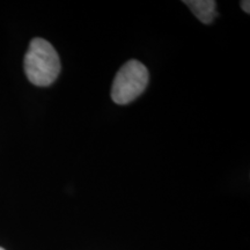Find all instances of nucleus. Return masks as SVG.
Wrapping results in <instances>:
<instances>
[{
    "mask_svg": "<svg viewBox=\"0 0 250 250\" xmlns=\"http://www.w3.org/2000/svg\"><path fill=\"white\" fill-rule=\"evenodd\" d=\"M0 250H5V249H2V248H1V247H0Z\"/></svg>",
    "mask_w": 250,
    "mask_h": 250,
    "instance_id": "5",
    "label": "nucleus"
},
{
    "mask_svg": "<svg viewBox=\"0 0 250 250\" xmlns=\"http://www.w3.org/2000/svg\"><path fill=\"white\" fill-rule=\"evenodd\" d=\"M24 72L35 86L45 87L55 83L61 72V61L51 43L43 39L31 41L24 57Z\"/></svg>",
    "mask_w": 250,
    "mask_h": 250,
    "instance_id": "1",
    "label": "nucleus"
},
{
    "mask_svg": "<svg viewBox=\"0 0 250 250\" xmlns=\"http://www.w3.org/2000/svg\"><path fill=\"white\" fill-rule=\"evenodd\" d=\"M148 83V71L138 61L125 62L115 77L111 87V99L117 104L132 102L146 89Z\"/></svg>",
    "mask_w": 250,
    "mask_h": 250,
    "instance_id": "2",
    "label": "nucleus"
},
{
    "mask_svg": "<svg viewBox=\"0 0 250 250\" xmlns=\"http://www.w3.org/2000/svg\"><path fill=\"white\" fill-rule=\"evenodd\" d=\"M249 5H250V2L248 1V0H247V1H241V7H242V9H243V11L246 12L247 14H249V13H250Z\"/></svg>",
    "mask_w": 250,
    "mask_h": 250,
    "instance_id": "4",
    "label": "nucleus"
},
{
    "mask_svg": "<svg viewBox=\"0 0 250 250\" xmlns=\"http://www.w3.org/2000/svg\"><path fill=\"white\" fill-rule=\"evenodd\" d=\"M183 2L188 5V7L191 9L195 17L203 23H211L217 17L215 1L213 0H190V1L184 0Z\"/></svg>",
    "mask_w": 250,
    "mask_h": 250,
    "instance_id": "3",
    "label": "nucleus"
}]
</instances>
